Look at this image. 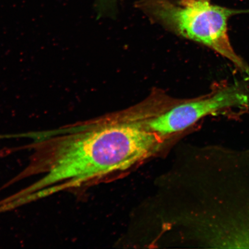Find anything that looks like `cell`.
Segmentation results:
<instances>
[{
	"instance_id": "obj_2",
	"label": "cell",
	"mask_w": 249,
	"mask_h": 249,
	"mask_svg": "<svg viewBox=\"0 0 249 249\" xmlns=\"http://www.w3.org/2000/svg\"><path fill=\"white\" fill-rule=\"evenodd\" d=\"M139 7L179 36L201 43L227 59L249 77V67L236 53L228 35V21L249 9L211 4L210 0H140Z\"/></svg>"
},
{
	"instance_id": "obj_1",
	"label": "cell",
	"mask_w": 249,
	"mask_h": 249,
	"mask_svg": "<svg viewBox=\"0 0 249 249\" xmlns=\"http://www.w3.org/2000/svg\"><path fill=\"white\" fill-rule=\"evenodd\" d=\"M23 135L31 140L27 148L32 154L14 180L38 177L17 193L25 204L128 169L159 143L144 124L134 122L98 121Z\"/></svg>"
},
{
	"instance_id": "obj_4",
	"label": "cell",
	"mask_w": 249,
	"mask_h": 249,
	"mask_svg": "<svg viewBox=\"0 0 249 249\" xmlns=\"http://www.w3.org/2000/svg\"><path fill=\"white\" fill-rule=\"evenodd\" d=\"M110 1H112V0H98L99 5H100L101 7L102 6H105L107 2Z\"/></svg>"
},
{
	"instance_id": "obj_3",
	"label": "cell",
	"mask_w": 249,
	"mask_h": 249,
	"mask_svg": "<svg viewBox=\"0 0 249 249\" xmlns=\"http://www.w3.org/2000/svg\"><path fill=\"white\" fill-rule=\"evenodd\" d=\"M239 109H249V88L244 83L221 84L209 94L176 106L144 123L159 136L185 130L209 115Z\"/></svg>"
}]
</instances>
